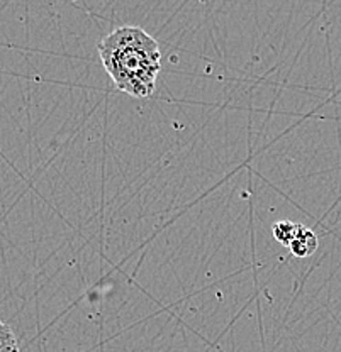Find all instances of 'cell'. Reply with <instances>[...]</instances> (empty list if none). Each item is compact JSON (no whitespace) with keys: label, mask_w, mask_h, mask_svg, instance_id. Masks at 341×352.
Returning a JSON list of instances; mask_svg holds the SVG:
<instances>
[{"label":"cell","mask_w":341,"mask_h":352,"mask_svg":"<svg viewBox=\"0 0 341 352\" xmlns=\"http://www.w3.org/2000/svg\"><path fill=\"white\" fill-rule=\"evenodd\" d=\"M99 56L117 90L136 98L155 91L161 69L160 46L139 25H123L97 44Z\"/></svg>","instance_id":"6da1fadb"},{"label":"cell","mask_w":341,"mask_h":352,"mask_svg":"<svg viewBox=\"0 0 341 352\" xmlns=\"http://www.w3.org/2000/svg\"><path fill=\"white\" fill-rule=\"evenodd\" d=\"M318 245H319V241L316 234H314L309 227L299 226L296 239L292 241V244L289 245V249H291V252L296 256V258H307V256H311L314 251H316Z\"/></svg>","instance_id":"7a4b0ae2"},{"label":"cell","mask_w":341,"mask_h":352,"mask_svg":"<svg viewBox=\"0 0 341 352\" xmlns=\"http://www.w3.org/2000/svg\"><path fill=\"white\" fill-rule=\"evenodd\" d=\"M299 226L300 223L291 222V220H280V222H275L272 226L273 239L277 242H280L284 248H289V245L292 244V241L296 239Z\"/></svg>","instance_id":"3957f363"},{"label":"cell","mask_w":341,"mask_h":352,"mask_svg":"<svg viewBox=\"0 0 341 352\" xmlns=\"http://www.w3.org/2000/svg\"><path fill=\"white\" fill-rule=\"evenodd\" d=\"M0 352H19L16 333L2 320H0Z\"/></svg>","instance_id":"277c9868"}]
</instances>
